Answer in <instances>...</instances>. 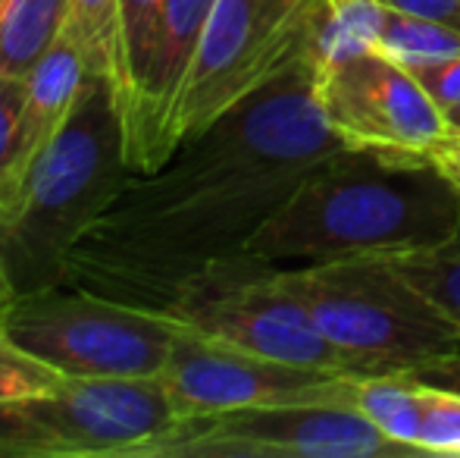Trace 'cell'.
Returning a JSON list of instances; mask_svg holds the SVG:
<instances>
[{
  "mask_svg": "<svg viewBox=\"0 0 460 458\" xmlns=\"http://www.w3.org/2000/svg\"><path fill=\"white\" fill-rule=\"evenodd\" d=\"M376 50L404 63L407 69L429 67V63L460 57V31L451 29V25L432 22V19L388 10Z\"/></svg>",
  "mask_w": 460,
  "mask_h": 458,
  "instance_id": "obj_19",
  "label": "cell"
},
{
  "mask_svg": "<svg viewBox=\"0 0 460 458\" xmlns=\"http://www.w3.org/2000/svg\"><path fill=\"white\" fill-rule=\"evenodd\" d=\"M417 446L423 455H460V392L423 386V421Z\"/></svg>",
  "mask_w": 460,
  "mask_h": 458,
  "instance_id": "obj_22",
  "label": "cell"
},
{
  "mask_svg": "<svg viewBox=\"0 0 460 458\" xmlns=\"http://www.w3.org/2000/svg\"><path fill=\"white\" fill-rule=\"evenodd\" d=\"M316 101L348 148L423 160L445 135V116L420 79L382 50H367L314 79Z\"/></svg>",
  "mask_w": 460,
  "mask_h": 458,
  "instance_id": "obj_10",
  "label": "cell"
},
{
  "mask_svg": "<svg viewBox=\"0 0 460 458\" xmlns=\"http://www.w3.org/2000/svg\"><path fill=\"white\" fill-rule=\"evenodd\" d=\"M423 160H429V164H436L438 170L445 173V176L451 179V183L460 189V135H448L445 132L438 141H432L429 148H426Z\"/></svg>",
  "mask_w": 460,
  "mask_h": 458,
  "instance_id": "obj_27",
  "label": "cell"
},
{
  "mask_svg": "<svg viewBox=\"0 0 460 458\" xmlns=\"http://www.w3.org/2000/svg\"><path fill=\"white\" fill-rule=\"evenodd\" d=\"M217 0H166L164 31H160V50L154 63L151 92L145 104V122L135 148L128 151V166L135 173H151L157 166V141L166 122L172 101H176L182 79L191 67V57L204 35V25Z\"/></svg>",
  "mask_w": 460,
  "mask_h": 458,
  "instance_id": "obj_13",
  "label": "cell"
},
{
  "mask_svg": "<svg viewBox=\"0 0 460 458\" xmlns=\"http://www.w3.org/2000/svg\"><path fill=\"white\" fill-rule=\"evenodd\" d=\"M392 261L460 327V229L436 248L411 251Z\"/></svg>",
  "mask_w": 460,
  "mask_h": 458,
  "instance_id": "obj_20",
  "label": "cell"
},
{
  "mask_svg": "<svg viewBox=\"0 0 460 458\" xmlns=\"http://www.w3.org/2000/svg\"><path fill=\"white\" fill-rule=\"evenodd\" d=\"M460 229V189L429 160L367 148L326 157L248 238L242 255L276 267L398 257Z\"/></svg>",
  "mask_w": 460,
  "mask_h": 458,
  "instance_id": "obj_2",
  "label": "cell"
},
{
  "mask_svg": "<svg viewBox=\"0 0 460 458\" xmlns=\"http://www.w3.org/2000/svg\"><path fill=\"white\" fill-rule=\"evenodd\" d=\"M179 424L160 377H66L0 405V458H154Z\"/></svg>",
  "mask_w": 460,
  "mask_h": 458,
  "instance_id": "obj_5",
  "label": "cell"
},
{
  "mask_svg": "<svg viewBox=\"0 0 460 458\" xmlns=\"http://www.w3.org/2000/svg\"><path fill=\"white\" fill-rule=\"evenodd\" d=\"M160 311L188 330L285 364L351 373L307 308L279 283L276 267L248 255L213 261L191 274Z\"/></svg>",
  "mask_w": 460,
  "mask_h": 458,
  "instance_id": "obj_8",
  "label": "cell"
},
{
  "mask_svg": "<svg viewBox=\"0 0 460 458\" xmlns=\"http://www.w3.org/2000/svg\"><path fill=\"white\" fill-rule=\"evenodd\" d=\"M132 176L113 85L88 76L69 122L0 214V257L16 295L63 283L69 251Z\"/></svg>",
  "mask_w": 460,
  "mask_h": 458,
  "instance_id": "obj_3",
  "label": "cell"
},
{
  "mask_svg": "<svg viewBox=\"0 0 460 458\" xmlns=\"http://www.w3.org/2000/svg\"><path fill=\"white\" fill-rule=\"evenodd\" d=\"M445 132L448 135H460V107H451V111H445Z\"/></svg>",
  "mask_w": 460,
  "mask_h": 458,
  "instance_id": "obj_29",
  "label": "cell"
},
{
  "mask_svg": "<svg viewBox=\"0 0 460 458\" xmlns=\"http://www.w3.org/2000/svg\"><path fill=\"white\" fill-rule=\"evenodd\" d=\"M22 101H25V79H4L0 76V179H4L13 157L19 116H22Z\"/></svg>",
  "mask_w": 460,
  "mask_h": 458,
  "instance_id": "obj_24",
  "label": "cell"
},
{
  "mask_svg": "<svg viewBox=\"0 0 460 458\" xmlns=\"http://www.w3.org/2000/svg\"><path fill=\"white\" fill-rule=\"evenodd\" d=\"M164 10L166 0H119L122 73L116 85V104L126 126V154L135 148L145 122V104L160 50V31H164Z\"/></svg>",
  "mask_w": 460,
  "mask_h": 458,
  "instance_id": "obj_15",
  "label": "cell"
},
{
  "mask_svg": "<svg viewBox=\"0 0 460 458\" xmlns=\"http://www.w3.org/2000/svg\"><path fill=\"white\" fill-rule=\"evenodd\" d=\"M411 73L417 76L420 85L426 88V94L436 101V107L442 113L451 111V107H460V57L429 63V67H417Z\"/></svg>",
  "mask_w": 460,
  "mask_h": 458,
  "instance_id": "obj_23",
  "label": "cell"
},
{
  "mask_svg": "<svg viewBox=\"0 0 460 458\" xmlns=\"http://www.w3.org/2000/svg\"><path fill=\"white\" fill-rule=\"evenodd\" d=\"M63 383H66V377L57 367H50L48 361L19 346L0 324V405L54 392Z\"/></svg>",
  "mask_w": 460,
  "mask_h": 458,
  "instance_id": "obj_21",
  "label": "cell"
},
{
  "mask_svg": "<svg viewBox=\"0 0 460 458\" xmlns=\"http://www.w3.org/2000/svg\"><path fill=\"white\" fill-rule=\"evenodd\" d=\"M345 405L358 409L388 440L423 455L417 446L423 421V386L411 373H348Z\"/></svg>",
  "mask_w": 460,
  "mask_h": 458,
  "instance_id": "obj_16",
  "label": "cell"
},
{
  "mask_svg": "<svg viewBox=\"0 0 460 458\" xmlns=\"http://www.w3.org/2000/svg\"><path fill=\"white\" fill-rule=\"evenodd\" d=\"M276 276L307 308L351 373H411L460 355V327L392 257L276 267Z\"/></svg>",
  "mask_w": 460,
  "mask_h": 458,
  "instance_id": "obj_4",
  "label": "cell"
},
{
  "mask_svg": "<svg viewBox=\"0 0 460 458\" xmlns=\"http://www.w3.org/2000/svg\"><path fill=\"white\" fill-rule=\"evenodd\" d=\"M160 383L179 415H219L285 402H345L348 373L285 364L276 358L217 343L182 324Z\"/></svg>",
  "mask_w": 460,
  "mask_h": 458,
  "instance_id": "obj_11",
  "label": "cell"
},
{
  "mask_svg": "<svg viewBox=\"0 0 460 458\" xmlns=\"http://www.w3.org/2000/svg\"><path fill=\"white\" fill-rule=\"evenodd\" d=\"M417 455L345 402H285L182 418L154 458H388Z\"/></svg>",
  "mask_w": 460,
  "mask_h": 458,
  "instance_id": "obj_9",
  "label": "cell"
},
{
  "mask_svg": "<svg viewBox=\"0 0 460 458\" xmlns=\"http://www.w3.org/2000/svg\"><path fill=\"white\" fill-rule=\"evenodd\" d=\"M348 148L320 111L314 73L295 60L267 88L135 173L85 229L63 283L164 308L200 267L242 255L248 238L323 164Z\"/></svg>",
  "mask_w": 460,
  "mask_h": 458,
  "instance_id": "obj_1",
  "label": "cell"
},
{
  "mask_svg": "<svg viewBox=\"0 0 460 458\" xmlns=\"http://www.w3.org/2000/svg\"><path fill=\"white\" fill-rule=\"evenodd\" d=\"M388 6L382 0H310L301 60L323 76L354 57L376 50Z\"/></svg>",
  "mask_w": 460,
  "mask_h": 458,
  "instance_id": "obj_14",
  "label": "cell"
},
{
  "mask_svg": "<svg viewBox=\"0 0 460 458\" xmlns=\"http://www.w3.org/2000/svg\"><path fill=\"white\" fill-rule=\"evenodd\" d=\"M63 35L82 54L92 79L119 85L122 48H119V0H66V29Z\"/></svg>",
  "mask_w": 460,
  "mask_h": 458,
  "instance_id": "obj_18",
  "label": "cell"
},
{
  "mask_svg": "<svg viewBox=\"0 0 460 458\" xmlns=\"http://www.w3.org/2000/svg\"><path fill=\"white\" fill-rule=\"evenodd\" d=\"M411 377L417 380V383H423V386H438V390L460 392V355L417 367V371H411Z\"/></svg>",
  "mask_w": 460,
  "mask_h": 458,
  "instance_id": "obj_26",
  "label": "cell"
},
{
  "mask_svg": "<svg viewBox=\"0 0 460 458\" xmlns=\"http://www.w3.org/2000/svg\"><path fill=\"white\" fill-rule=\"evenodd\" d=\"M388 10L411 13V16H423L432 22L451 25L460 31V0H382Z\"/></svg>",
  "mask_w": 460,
  "mask_h": 458,
  "instance_id": "obj_25",
  "label": "cell"
},
{
  "mask_svg": "<svg viewBox=\"0 0 460 458\" xmlns=\"http://www.w3.org/2000/svg\"><path fill=\"white\" fill-rule=\"evenodd\" d=\"M4 330L63 377H160L182 324L75 283L13 295Z\"/></svg>",
  "mask_w": 460,
  "mask_h": 458,
  "instance_id": "obj_6",
  "label": "cell"
},
{
  "mask_svg": "<svg viewBox=\"0 0 460 458\" xmlns=\"http://www.w3.org/2000/svg\"><path fill=\"white\" fill-rule=\"evenodd\" d=\"M310 0H217L157 141V166L179 145L254 98L301 60ZM154 166V170H157Z\"/></svg>",
  "mask_w": 460,
  "mask_h": 458,
  "instance_id": "obj_7",
  "label": "cell"
},
{
  "mask_svg": "<svg viewBox=\"0 0 460 458\" xmlns=\"http://www.w3.org/2000/svg\"><path fill=\"white\" fill-rule=\"evenodd\" d=\"M13 295H16V289H13L10 274H6V267H4V257H0V314L6 311V305L13 301Z\"/></svg>",
  "mask_w": 460,
  "mask_h": 458,
  "instance_id": "obj_28",
  "label": "cell"
},
{
  "mask_svg": "<svg viewBox=\"0 0 460 458\" xmlns=\"http://www.w3.org/2000/svg\"><path fill=\"white\" fill-rule=\"evenodd\" d=\"M85 82L88 69L82 63V54L73 48V41L66 35L25 76V101L16 129V145H13L10 166H6L4 179H0V214L16 204L29 173L35 170L41 154L63 132V126L69 122L75 104H79L82 92H85Z\"/></svg>",
  "mask_w": 460,
  "mask_h": 458,
  "instance_id": "obj_12",
  "label": "cell"
},
{
  "mask_svg": "<svg viewBox=\"0 0 460 458\" xmlns=\"http://www.w3.org/2000/svg\"><path fill=\"white\" fill-rule=\"evenodd\" d=\"M66 29V0H0V76L25 79Z\"/></svg>",
  "mask_w": 460,
  "mask_h": 458,
  "instance_id": "obj_17",
  "label": "cell"
}]
</instances>
